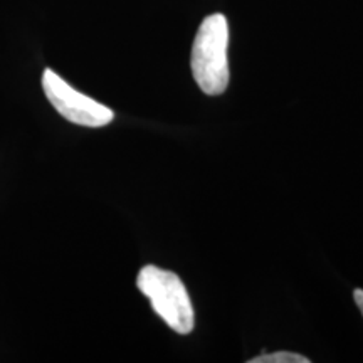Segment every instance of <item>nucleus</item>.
I'll use <instances>...</instances> for the list:
<instances>
[{
  "label": "nucleus",
  "instance_id": "obj_1",
  "mask_svg": "<svg viewBox=\"0 0 363 363\" xmlns=\"http://www.w3.org/2000/svg\"><path fill=\"white\" fill-rule=\"evenodd\" d=\"M229 26L222 13H212L202 21L195 35L190 67L199 88L208 96H219L229 84Z\"/></svg>",
  "mask_w": 363,
  "mask_h": 363
},
{
  "label": "nucleus",
  "instance_id": "obj_2",
  "mask_svg": "<svg viewBox=\"0 0 363 363\" xmlns=\"http://www.w3.org/2000/svg\"><path fill=\"white\" fill-rule=\"evenodd\" d=\"M136 286L158 316L180 335L194 330V308L184 283L175 272L157 266H145L138 272Z\"/></svg>",
  "mask_w": 363,
  "mask_h": 363
},
{
  "label": "nucleus",
  "instance_id": "obj_3",
  "mask_svg": "<svg viewBox=\"0 0 363 363\" xmlns=\"http://www.w3.org/2000/svg\"><path fill=\"white\" fill-rule=\"evenodd\" d=\"M43 88L49 103L71 123L99 128L111 123L115 118V113L110 108L76 91L52 69L44 71Z\"/></svg>",
  "mask_w": 363,
  "mask_h": 363
},
{
  "label": "nucleus",
  "instance_id": "obj_4",
  "mask_svg": "<svg viewBox=\"0 0 363 363\" xmlns=\"http://www.w3.org/2000/svg\"><path fill=\"white\" fill-rule=\"evenodd\" d=\"M249 363H310V358L291 352H276L269 355H261L251 358Z\"/></svg>",
  "mask_w": 363,
  "mask_h": 363
},
{
  "label": "nucleus",
  "instance_id": "obj_5",
  "mask_svg": "<svg viewBox=\"0 0 363 363\" xmlns=\"http://www.w3.org/2000/svg\"><path fill=\"white\" fill-rule=\"evenodd\" d=\"M353 298H355L357 306L360 308V311L363 315V289H355V293H353Z\"/></svg>",
  "mask_w": 363,
  "mask_h": 363
}]
</instances>
